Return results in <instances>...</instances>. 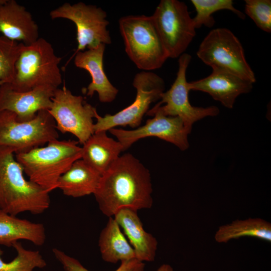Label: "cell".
Listing matches in <instances>:
<instances>
[{"label":"cell","instance_id":"obj_9","mask_svg":"<svg viewBox=\"0 0 271 271\" xmlns=\"http://www.w3.org/2000/svg\"><path fill=\"white\" fill-rule=\"evenodd\" d=\"M191 60V55L187 53H184L179 57L178 70L174 83L168 90L161 94V101L146 113L149 116L159 112L165 116H178L189 134L195 122L207 116H216L219 113L216 106L197 107L190 103L186 71Z\"/></svg>","mask_w":271,"mask_h":271},{"label":"cell","instance_id":"obj_26","mask_svg":"<svg viewBox=\"0 0 271 271\" xmlns=\"http://www.w3.org/2000/svg\"><path fill=\"white\" fill-rule=\"evenodd\" d=\"M22 43L0 36V81L11 83L15 76V63Z\"/></svg>","mask_w":271,"mask_h":271},{"label":"cell","instance_id":"obj_15","mask_svg":"<svg viewBox=\"0 0 271 271\" xmlns=\"http://www.w3.org/2000/svg\"><path fill=\"white\" fill-rule=\"evenodd\" d=\"M253 83L230 72L212 69L209 76L188 82V87L190 91L207 93L224 106L232 108L239 95L247 93L252 90Z\"/></svg>","mask_w":271,"mask_h":271},{"label":"cell","instance_id":"obj_24","mask_svg":"<svg viewBox=\"0 0 271 271\" xmlns=\"http://www.w3.org/2000/svg\"><path fill=\"white\" fill-rule=\"evenodd\" d=\"M196 15L193 18L195 28L198 29L202 26L212 27L215 21L211 16L216 12L229 10L236 15L239 18L244 19L245 15L233 6L232 0H191Z\"/></svg>","mask_w":271,"mask_h":271},{"label":"cell","instance_id":"obj_18","mask_svg":"<svg viewBox=\"0 0 271 271\" xmlns=\"http://www.w3.org/2000/svg\"><path fill=\"white\" fill-rule=\"evenodd\" d=\"M137 211L123 208L114 215V218L128 237L134 250L136 258L143 262L154 261L158 241L152 234L144 229Z\"/></svg>","mask_w":271,"mask_h":271},{"label":"cell","instance_id":"obj_25","mask_svg":"<svg viewBox=\"0 0 271 271\" xmlns=\"http://www.w3.org/2000/svg\"><path fill=\"white\" fill-rule=\"evenodd\" d=\"M13 247L17 251V256L8 262L2 259L3 251L0 249V271H33L35 268H43L47 265L39 251L27 249L19 241L15 243Z\"/></svg>","mask_w":271,"mask_h":271},{"label":"cell","instance_id":"obj_12","mask_svg":"<svg viewBox=\"0 0 271 271\" xmlns=\"http://www.w3.org/2000/svg\"><path fill=\"white\" fill-rule=\"evenodd\" d=\"M51 19H68L75 25L77 48L74 55L85 49L95 48L101 44L111 43L109 32L107 29L109 22L106 13L100 7L86 5L82 2L71 5L65 3L52 10Z\"/></svg>","mask_w":271,"mask_h":271},{"label":"cell","instance_id":"obj_20","mask_svg":"<svg viewBox=\"0 0 271 271\" xmlns=\"http://www.w3.org/2000/svg\"><path fill=\"white\" fill-rule=\"evenodd\" d=\"M45 228L42 223L20 219L0 210V244L13 246L20 240L41 246L46 241Z\"/></svg>","mask_w":271,"mask_h":271},{"label":"cell","instance_id":"obj_30","mask_svg":"<svg viewBox=\"0 0 271 271\" xmlns=\"http://www.w3.org/2000/svg\"><path fill=\"white\" fill-rule=\"evenodd\" d=\"M3 83H4L3 82H1V81H0V85H2V84H3Z\"/></svg>","mask_w":271,"mask_h":271},{"label":"cell","instance_id":"obj_23","mask_svg":"<svg viewBox=\"0 0 271 271\" xmlns=\"http://www.w3.org/2000/svg\"><path fill=\"white\" fill-rule=\"evenodd\" d=\"M248 236L271 242V224L259 218L235 220L220 226L215 232L214 239L220 243L242 237Z\"/></svg>","mask_w":271,"mask_h":271},{"label":"cell","instance_id":"obj_4","mask_svg":"<svg viewBox=\"0 0 271 271\" xmlns=\"http://www.w3.org/2000/svg\"><path fill=\"white\" fill-rule=\"evenodd\" d=\"M61 60L51 44L43 38L27 45L22 43L14 78L9 83L15 90L22 92L40 86L57 89L62 83L59 67Z\"/></svg>","mask_w":271,"mask_h":271},{"label":"cell","instance_id":"obj_29","mask_svg":"<svg viewBox=\"0 0 271 271\" xmlns=\"http://www.w3.org/2000/svg\"><path fill=\"white\" fill-rule=\"evenodd\" d=\"M157 271H175L173 268L169 264H162Z\"/></svg>","mask_w":271,"mask_h":271},{"label":"cell","instance_id":"obj_28","mask_svg":"<svg viewBox=\"0 0 271 271\" xmlns=\"http://www.w3.org/2000/svg\"><path fill=\"white\" fill-rule=\"evenodd\" d=\"M245 12L259 29L270 33V0H245Z\"/></svg>","mask_w":271,"mask_h":271},{"label":"cell","instance_id":"obj_27","mask_svg":"<svg viewBox=\"0 0 271 271\" xmlns=\"http://www.w3.org/2000/svg\"><path fill=\"white\" fill-rule=\"evenodd\" d=\"M53 253L62 265L64 271H89L77 259L62 250L54 248ZM145 264L137 258L123 261L115 271H145Z\"/></svg>","mask_w":271,"mask_h":271},{"label":"cell","instance_id":"obj_13","mask_svg":"<svg viewBox=\"0 0 271 271\" xmlns=\"http://www.w3.org/2000/svg\"><path fill=\"white\" fill-rule=\"evenodd\" d=\"M153 118L145 124L135 129L127 130L115 127L109 129L122 145L123 151L128 149L138 140L149 137H155L172 143L184 151L189 147V133L182 120L178 116H168L156 112Z\"/></svg>","mask_w":271,"mask_h":271},{"label":"cell","instance_id":"obj_22","mask_svg":"<svg viewBox=\"0 0 271 271\" xmlns=\"http://www.w3.org/2000/svg\"><path fill=\"white\" fill-rule=\"evenodd\" d=\"M98 246L102 259L115 263L136 258L133 247L128 242L114 217H110L101 230Z\"/></svg>","mask_w":271,"mask_h":271},{"label":"cell","instance_id":"obj_19","mask_svg":"<svg viewBox=\"0 0 271 271\" xmlns=\"http://www.w3.org/2000/svg\"><path fill=\"white\" fill-rule=\"evenodd\" d=\"M81 148V159L101 176L123 152L121 144L107 136L104 130L94 132Z\"/></svg>","mask_w":271,"mask_h":271},{"label":"cell","instance_id":"obj_8","mask_svg":"<svg viewBox=\"0 0 271 271\" xmlns=\"http://www.w3.org/2000/svg\"><path fill=\"white\" fill-rule=\"evenodd\" d=\"M152 17L168 58L179 57L196 35L186 4L178 0H162Z\"/></svg>","mask_w":271,"mask_h":271},{"label":"cell","instance_id":"obj_2","mask_svg":"<svg viewBox=\"0 0 271 271\" xmlns=\"http://www.w3.org/2000/svg\"><path fill=\"white\" fill-rule=\"evenodd\" d=\"M11 148L0 147V210L13 216L44 212L50 206L49 192L24 176Z\"/></svg>","mask_w":271,"mask_h":271},{"label":"cell","instance_id":"obj_17","mask_svg":"<svg viewBox=\"0 0 271 271\" xmlns=\"http://www.w3.org/2000/svg\"><path fill=\"white\" fill-rule=\"evenodd\" d=\"M105 45L79 51L73 55L76 67L88 71L91 82L86 88V95L92 97L96 92L99 101L109 103L116 98L118 90L109 81L103 69V56Z\"/></svg>","mask_w":271,"mask_h":271},{"label":"cell","instance_id":"obj_6","mask_svg":"<svg viewBox=\"0 0 271 271\" xmlns=\"http://www.w3.org/2000/svg\"><path fill=\"white\" fill-rule=\"evenodd\" d=\"M58 138L55 120L47 110L23 122L12 111H0V147L11 148L16 154L24 153Z\"/></svg>","mask_w":271,"mask_h":271},{"label":"cell","instance_id":"obj_1","mask_svg":"<svg viewBox=\"0 0 271 271\" xmlns=\"http://www.w3.org/2000/svg\"><path fill=\"white\" fill-rule=\"evenodd\" d=\"M152 192L149 170L132 155L126 153L101 176L93 195L100 210L110 217L123 208H151Z\"/></svg>","mask_w":271,"mask_h":271},{"label":"cell","instance_id":"obj_16","mask_svg":"<svg viewBox=\"0 0 271 271\" xmlns=\"http://www.w3.org/2000/svg\"><path fill=\"white\" fill-rule=\"evenodd\" d=\"M0 32L26 45L39 38V27L31 14L15 0H0Z\"/></svg>","mask_w":271,"mask_h":271},{"label":"cell","instance_id":"obj_14","mask_svg":"<svg viewBox=\"0 0 271 271\" xmlns=\"http://www.w3.org/2000/svg\"><path fill=\"white\" fill-rule=\"evenodd\" d=\"M56 89L40 86L30 91H18L9 83H4L0 85V111L13 112L19 121L30 120L39 111L50 109L51 98Z\"/></svg>","mask_w":271,"mask_h":271},{"label":"cell","instance_id":"obj_10","mask_svg":"<svg viewBox=\"0 0 271 271\" xmlns=\"http://www.w3.org/2000/svg\"><path fill=\"white\" fill-rule=\"evenodd\" d=\"M132 85L137 90L134 101L114 114H107L102 117L97 112L94 132L107 131L117 126L139 127L151 104L161 99V95L165 88L163 78L151 71H142L136 74Z\"/></svg>","mask_w":271,"mask_h":271},{"label":"cell","instance_id":"obj_3","mask_svg":"<svg viewBox=\"0 0 271 271\" xmlns=\"http://www.w3.org/2000/svg\"><path fill=\"white\" fill-rule=\"evenodd\" d=\"M78 141L54 140L45 147L17 153L16 159L29 180L49 193L57 188L60 177L81 158Z\"/></svg>","mask_w":271,"mask_h":271},{"label":"cell","instance_id":"obj_7","mask_svg":"<svg viewBox=\"0 0 271 271\" xmlns=\"http://www.w3.org/2000/svg\"><path fill=\"white\" fill-rule=\"evenodd\" d=\"M197 55L212 69L230 72L252 83L256 81L240 42L227 29L211 30L201 42Z\"/></svg>","mask_w":271,"mask_h":271},{"label":"cell","instance_id":"obj_21","mask_svg":"<svg viewBox=\"0 0 271 271\" xmlns=\"http://www.w3.org/2000/svg\"><path fill=\"white\" fill-rule=\"evenodd\" d=\"M100 178L101 175L97 171L80 159L60 177L57 188L64 195L74 198L94 194Z\"/></svg>","mask_w":271,"mask_h":271},{"label":"cell","instance_id":"obj_5","mask_svg":"<svg viewBox=\"0 0 271 271\" xmlns=\"http://www.w3.org/2000/svg\"><path fill=\"white\" fill-rule=\"evenodd\" d=\"M125 52L140 69L161 68L169 58L152 16L129 15L118 21Z\"/></svg>","mask_w":271,"mask_h":271},{"label":"cell","instance_id":"obj_11","mask_svg":"<svg viewBox=\"0 0 271 271\" xmlns=\"http://www.w3.org/2000/svg\"><path fill=\"white\" fill-rule=\"evenodd\" d=\"M51 100L52 105L48 111L58 131L71 133L79 143L84 144L94 133L93 118L97 112L96 108L86 102L83 96L73 94L65 86L56 89Z\"/></svg>","mask_w":271,"mask_h":271}]
</instances>
